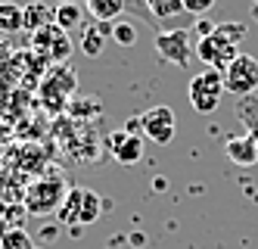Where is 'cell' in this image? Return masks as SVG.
<instances>
[{
    "label": "cell",
    "instance_id": "cell-1",
    "mask_svg": "<svg viewBox=\"0 0 258 249\" xmlns=\"http://www.w3.org/2000/svg\"><path fill=\"white\" fill-rule=\"evenodd\" d=\"M246 31H249V28H246L243 22H218L212 34L199 37L196 56L206 63V69L224 72V69L236 60V56H239V44H243Z\"/></svg>",
    "mask_w": 258,
    "mask_h": 249
},
{
    "label": "cell",
    "instance_id": "cell-2",
    "mask_svg": "<svg viewBox=\"0 0 258 249\" xmlns=\"http://www.w3.org/2000/svg\"><path fill=\"white\" fill-rule=\"evenodd\" d=\"M227 93L224 87V75H221L218 69H206L190 78V87H187V97H190V106L196 112H202V116H209V112H215L221 106V97Z\"/></svg>",
    "mask_w": 258,
    "mask_h": 249
},
{
    "label": "cell",
    "instance_id": "cell-3",
    "mask_svg": "<svg viewBox=\"0 0 258 249\" xmlns=\"http://www.w3.org/2000/svg\"><path fill=\"white\" fill-rule=\"evenodd\" d=\"M56 215L69 227L72 224H94L100 218V196L94 193V190H87V187H72Z\"/></svg>",
    "mask_w": 258,
    "mask_h": 249
},
{
    "label": "cell",
    "instance_id": "cell-4",
    "mask_svg": "<svg viewBox=\"0 0 258 249\" xmlns=\"http://www.w3.org/2000/svg\"><path fill=\"white\" fill-rule=\"evenodd\" d=\"M156 50L165 63H171L177 69H187L193 60V34L190 28H162L156 34Z\"/></svg>",
    "mask_w": 258,
    "mask_h": 249
},
{
    "label": "cell",
    "instance_id": "cell-5",
    "mask_svg": "<svg viewBox=\"0 0 258 249\" xmlns=\"http://www.w3.org/2000/svg\"><path fill=\"white\" fill-rule=\"evenodd\" d=\"M140 122V134L146 140H153L156 146H168L177 134V119H174V109L171 106H153L137 116Z\"/></svg>",
    "mask_w": 258,
    "mask_h": 249
},
{
    "label": "cell",
    "instance_id": "cell-6",
    "mask_svg": "<svg viewBox=\"0 0 258 249\" xmlns=\"http://www.w3.org/2000/svg\"><path fill=\"white\" fill-rule=\"evenodd\" d=\"M66 184L59 178H44V181H34L25 193V209L31 215H50V212H59V206L66 200Z\"/></svg>",
    "mask_w": 258,
    "mask_h": 249
},
{
    "label": "cell",
    "instance_id": "cell-7",
    "mask_svg": "<svg viewBox=\"0 0 258 249\" xmlns=\"http://www.w3.org/2000/svg\"><path fill=\"white\" fill-rule=\"evenodd\" d=\"M221 75H224L227 93H233V97H252L258 90V60L249 53H239Z\"/></svg>",
    "mask_w": 258,
    "mask_h": 249
},
{
    "label": "cell",
    "instance_id": "cell-8",
    "mask_svg": "<svg viewBox=\"0 0 258 249\" xmlns=\"http://www.w3.org/2000/svg\"><path fill=\"white\" fill-rule=\"evenodd\" d=\"M31 44L38 47L50 63H66L69 56H72V37L56 22H50V25H44L38 31H31Z\"/></svg>",
    "mask_w": 258,
    "mask_h": 249
},
{
    "label": "cell",
    "instance_id": "cell-9",
    "mask_svg": "<svg viewBox=\"0 0 258 249\" xmlns=\"http://www.w3.org/2000/svg\"><path fill=\"white\" fill-rule=\"evenodd\" d=\"M109 146H112V156L121 165H137L143 159V137H137L134 131H115L109 137Z\"/></svg>",
    "mask_w": 258,
    "mask_h": 249
},
{
    "label": "cell",
    "instance_id": "cell-10",
    "mask_svg": "<svg viewBox=\"0 0 258 249\" xmlns=\"http://www.w3.org/2000/svg\"><path fill=\"white\" fill-rule=\"evenodd\" d=\"M224 153H227V159L239 168H252L258 162V143L255 137L246 131V134H236V137H227L224 140Z\"/></svg>",
    "mask_w": 258,
    "mask_h": 249
},
{
    "label": "cell",
    "instance_id": "cell-11",
    "mask_svg": "<svg viewBox=\"0 0 258 249\" xmlns=\"http://www.w3.org/2000/svg\"><path fill=\"white\" fill-rule=\"evenodd\" d=\"M106 34H112V25L109 22H94L81 28V53L84 56H100L106 47Z\"/></svg>",
    "mask_w": 258,
    "mask_h": 249
},
{
    "label": "cell",
    "instance_id": "cell-12",
    "mask_svg": "<svg viewBox=\"0 0 258 249\" xmlns=\"http://www.w3.org/2000/svg\"><path fill=\"white\" fill-rule=\"evenodd\" d=\"M127 0H84V10L94 22H118Z\"/></svg>",
    "mask_w": 258,
    "mask_h": 249
},
{
    "label": "cell",
    "instance_id": "cell-13",
    "mask_svg": "<svg viewBox=\"0 0 258 249\" xmlns=\"http://www.w3.org/2000/svg\"><path fill=\"white\" fill-rule=\"evenodd\" d=\"M84 7H78L75 0H62V4L53 10V22L66 31H75V28H84Z\"/></svg>",
    "mask_w": 258,
    "mask_h": 249
},
{
    "label": "cell",
    "instance_id": "cell-14",
    "mask_svg": "<svg viewBox=\"0 0 258 249\" xmlns=\"http://www.w3.org/2000/svg\"><path fill=\"white\" fill-rule=\"evenodd\" d=\"M236 119L246 125V131L255 137L258 143V97H236Z\"/></svg>",
    "mask_w": 258,
    "mask_h": 249
},
{
    "label": "cell",
    "instance_id": "cell-15",
    "mask_svg": "<svg viewBox=\"0 0 258 249\" xmlns=\"http://www.w3.org/2000/svg\"><path fill=\"white\" fill-rule=\"evenodd\" d=\"M22 28H25V7L4 0V4H0V31L16 34V31H22Z\"/></svg>",
    "mask_w": 258,
    "mask_h": 249
},
{
    "label": "cell",
    "instance_id": "cell-16",
    "mask_svg": "<svg viewBox=\"0 0 258 249\" xmlns=\"http://www.w3.org/2000/svg\"><path fill=\"white\" fill-rule=\"evenodd\" d=\"M146 13L156 22H171L174 16L187 13V10H183V0H146Z\"/></svg>",
    "mask_w": 258,
    "mask_h": 249
},
{
    "label": "cell",
    "instance_id": "cell-17",
    "mask_svg": "<svg viewBox=\"0 0 258 249\" xmlns=\"http://www.w3.org/2000/svg\"><path fill=\"white\" fill-rule=\"evenodd\" d=\"M50 22H53V10L47 4H28L25 7V28L28 31H38V28H44Z\"/></svg>",
    "mask_w": 258,
    "mask_h": 249
},
{
    "label": "cell",
    "instance_id": "cell-18",
    "mask_svg": "<svg viewBox=\"0 0 258 249\" xmlns=\"http://www.w3.org/2000/svg\"><path fill=\"white\" fill-rule=\"evenodd\" d=\"M0 249H34V243L22 227H7V234L0 237Z\"/></svg>",
    "mask_w": 258,
    "mask_h": 249
},
{
    "label": "cell",
    "instance_id": "cell-19",
    "mask_svg": "<svg viewBox=\"0 0 258 249\" xmlns=\"http://www.w3.org/2000/svg\"><path fill=\"white\" fill-rule=\"evenodd\" d=\"M112 37H115L121 47H134L137 44V25L127 22V19H118V22L112 25Z\"/></svg>",
    "mask_w": 258,
    "mask_h": 249
},
{
    "label": "cell",
    "instance_id": "cell-20",
    "mask_svg": "<svg viewBox=\"0 0 258 249\" xmlns=\"http://www.w3.org/2000/svg\"><path fill=\"white\" fill-rule=\"evenodd\" d=\"M215 4H218V0H183V10L193 13V16H202V13H209Z\"/></svg>",
    "mask_w": 258,
    "mask_h": 249
},
{
    "label": "cell",
    "instance_id": "cell-21",
    "mask_svg": "<svg viewBox=\"0 0 258 249\" xmlns=\"http://www.w3.org/2000/svg\"><path fill=\"white\" fill-rule=\"evenodd\" d=\"M0 4H4V0H0Z\"/></svg>",
    "mask_w": 258,
    "mask_h": 249
},
{
    "label": "cell",
    "instance_id": "cell-22",
    "mask_svg": "<svg viewBox=\"0 0 258 249\" xmlns=\"http://www.w3.org/2000/svg\"><path fill=\"white\" fill-rule=\"evenodd\" d=\"M59 4H62V0H59Z\"/></svg>",
    "mask_w": 258,
    "mask_h": 249
}]
</instances>
